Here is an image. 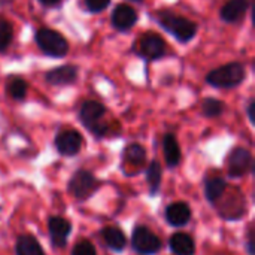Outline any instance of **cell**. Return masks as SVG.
Returning a JSON list of instances; mask_svg holds the SVG:
<instances>
[{
	"mask_svg": "<svg viewBox=\"0 0 255 255\" xmlns=\"http://www.w3.org/2000/svg\"><path fill=\"white\" fill-rule=\"evenodd\" d=\"M202 111L206 117L209 118H215L218 115L223 114L224 111V103L217 100V99H206L202 105Z\"/></svg>",
	"mask_w": 255,
	"mask_h": 255,
	"instance_id": "23",
	"label": "cell"
},
{
	"mask_svg": "<svg viewBox=\"0 0 255 255\" xmlns=\"http://www.w3.org/2000/svg\"><path fill=\"white\" fill-rule=\"evenodd\" d=\"M248 6L250 0H229L220 12L221 18L226 22H238L245 16Z\"/></svg>",
	"mask_w": 255,
	"mask_h": 255,
	"instance_id": "14",
	"label": "cell"
},
{
	"mask_svg": "<svg viewBox=\"0 0 255 255\" xmlns=\"http://www.w3.org/2000/svg\"><path fill=\"white\" fill-rule=\"evenodd\" d=\"M12 25L7 21L0 19V52L4 51L12 40Z\"/></svg>",
	"mask_w": 255,
	"mask_h": 255,
	"instance_id": "24",
	"label": "cell"
},
{
	"mask_svg": "<svg viewBox=\"0 0 255 255\" xmlns=\"http://www.w3.org/2000/svg\"><path fill=\"white\" fill-rule=\"evenodd\" d=\"M55 148L61 155H76L82 148V136L76 130H63L55 137Z\"/></svg>",
	"mask_w": 255,
	"mask_h": 255,
	"instance_id": "8",
	"label": "cell"
},
{
	"mask_svg": "<svg viewBox=\"0 0 255 255\" xmlns=\"http://www.w3.org/2000/svg\"><path fill=\"white\" fill-rule=\"evenodd\" d=\"M254 111H255V103H254V100H251V103L248 105V117H250V121H251L253 124L255 123Z\"/></svg>",
	"mask_w": 255,
	"mask_h": 255,
	"instance_id": "28",
	"label": "cell"
},
{
	"mask_svg": "<svg viewBox=\"0 0 255 255\" xmlns=\"http://www.w3.org/2000/svg\"><path fill=\"white\" fill-rule=\"evenodd\" d=\"M105 114H106L105 106L99 102H94V100L85 102L79 111V117H81L82 124L88 130H91L96 136H103L108 130L106 124L103 123Z\"/></svg>",
	"mask_w": 255,
	"mask_h": 255,
	"instance_id": "5",
	"label": "cell"
},
{
	"mask_svg": "<svg viewBox=\"0 0 255 255\" xmlns=\"http://www.w3.org/2000/svg\"><path fill=\"white\" fill-rule=\"evenodd\" d=\"M158 21L179 42H188L196 36L197 24L187 19V18H184V16H179V15H176V13H173L170 10L158 12Z\"/></svg>",
	"mask_w": 255,
	"mask_h": 255,
	"instance_id": "1",
	"label": "cell"
},
{
	"mask_svg": "<svg viewBox=\"0 0 255 255\" xmlns=\"http://www.w3.org/2000/svg\"><path fill=\"white\" fill-rule=\"evenodd\" d=\"M131 245H133V250H134L137 254L154 255L160 251V248H161V241H160V238H158L152 230H149L148 227H145V226H137V227H134L133 235H131Z\"/></svg>",
	"mask_w": 255,
	"mask_h": 255,
	"instance_id": "6",
	"label": "cell"
},
{
	"mask_svg": "<svg viewBox=\"0 0 255 255\" xmlns=\"http://www.w3.org/2000/svg\"><path fill=\"white\" fill-rule=\"evenodd\" d=\"M163 149H164V158L169 167H176L181 161V148L173 134H166L163 139Z\"/></svg>",
	"mask_w": 255,
	"mask_h": 255,
	"instance_id": "19",
	"label": "cell"
},
{
	"mask_svg": "<svg viewBox=\"0 0 255 255\" xmlns=\"http://www.w3.org/2000/svg\"><path fill=\"white\" fill-rule=\"evenodd\" d=\"M247 245H248V253H250V255H254L255 244H254V232H253V229H250V233H248V242H247Z\"/></svg>",
	"mask_w": 255,
	"mask_h": 255,
	"instance_id": "27",
	"label": "cell"
},
{
	"mask_svg": "<svg viewBox=\"0 0 255 255\" xmlns=\"http://www.w3.org/2000/svg\"><path fill=\"white\" fill-rule=\"evenodd\" d=\"M191 220L190 205L185 202H175L166 209V221L173 227H184Z\"/></svg>",
	"mask_w": 255,
	"mask_h": 255,
	"instance_id": "10",
	"label": "cell"
},
{
	"mask_svg": "<svg viewBox=\"0 0 255 255\" xmlns=\"http://www.w3.org/2000/svg\"><path fill=\"white\" fill-rule=\"evenodd\" d=\"M109 3L111 0H85V4L91 12H102L109 6Z\"/></svg>",
	"mask_w": 255,
	"mask_h": 255,
	"instance_id": "26",
	"label": "cell"
},
{
	"mask_svg": "<svg viewBox=\"0 0 255 255\" xmlns=\"http://www.w3.org/2000/svg\"><path fill=\"white\" fill-rule=\"evenodd\" d=\"M16 255H45L43 248L37 242V239L31 235H21L15 244Z\"/></svg>",
	"mask_w": 255,
	"mask_h": 255,
	"instance_id": "17",
	"label": "cell"
},
{
	"mask_svg": "<svg viewBox=\"0 0 255 255\" xmlns=\"http://www.w3.org/2000/svg\"><path fill=\"white\" fill-rule=\"evenodd\" d=\"M100 181L88 170H78L73 173V176L69 181V193L73 196L75 200L78 202H85L88 200L99 188H100Z\"/></svg>",
	"mask_w": 255,
	"mask_h": 255,
	"instance_id": "3",
	"label": "cell"
},
{
	"mask_svg": "<svg viewBox=\"0 0 255 255\" xmlns=\"http://www.w3.org/2000/svg\"><path fill=\"white\" fill-rule=\"evenodd\" d=\"M7 91L15 100H22L27 94V84L21 78H13L7 85Z\"/></svg>",
	"mask_w": 255,
	"mask_h": 255,
	"instance_id": "22",
	"label": "cell"
},
{
	"mask_svg": "<svg viewBox=\"0 0 255 255\" xmlns=\"http://www.w3.org/2000/svg\"><path fill=\"white\" fill-rule=\"evenodd\" d=\"M124 160L133 166H142L146 160V152L139 143H131L124 149Z\"/></svg>",
	"mask_w": 255,
	"mask_h": 255,
	"instance_id": "21",
	"label": "cell"
},
{
	"mask_svg": "<svg viewBox=\"0 0 255 255\" xmlns=\"http://www.w3.org/2000/svg\"><path fill=\"white\" fill-rule=\"evenodd\" d=\"M48 232L54 247L64 248L72 233V224L63 217H51L48 221Z\"/></svg>",
	"mask_w": 255,
	"mask_h": 255,
	"instance_id": "9",
	"label": "cell"
},
{
	"mask_svg": "<svg viewBox=\"0 0 255 255\" xmlns=\"http://www.w3.org/2000/svg\"><path fill=\"white\" fill-rule=\"evenodd\" d=\"M169 245L175 255H194L196 253L194 239L187 233H175L169 239Z\"/></svg>",
	"mask_w": 255,
	"mask_h": 255,
	"instance_id": "16",
	"label": "cell"
},
{
	"mask_svg": "<svg viewBox=\"0 0 255 255\" xmlns=\"http://www.w3.org/2000/svg\"><path fill=\"white\" fill-rule=\"evenodd\" d=\"M72 255H97L96 247L90 242V241H79L73 250H72Z\"/></svg>",
	"mask_w": 255,
	"mask_h": 255,
	"instance_id": "25",
	"label": "cell"
},
{
	"mask_svg": "<svg viewBox=\"0 0 255 255\" xmlns=\"http://www.w3.org/2000/svg\"><path fill=\"white\" fill-rule=\"evenodd\" d=\"M227 190V184L223 178L220 176H214V178H209L206 179L205 182V197L209 203H217L220 202V199L224 196Z\"/></svg>",
	"mask_w": 255,
	"mask_h": 255,
	"instance_id": "18",
	"label": "cell"
},
{
	"mask_svg": "<svg viewBox=\"0 0 255 255\" xmlns=\"http://www.w3.org/2000/svg\"><path fill=\"white\" fill-rule=\"evenodd\" d=\"M245 79V69L241 63H230L212 70L206 76V82L212 87L232 88L238 87Z\"/></svg>",
	"mask_w": 255,
	"mask_h": 255,
	"instance_id": "2",
	"label": "cell"
},
{
	"mask_svg": "<svg viewBox=\"0 0 255 255\" xmlns=\"http://www.w3.org/2000/svg\"><path fill=\"white\" fill-rule=\"evenodd\" d=\"M112 24L115 28L118 30H127L130 27H133L137 21V13L136 10L128 6V4H118L114 12H112V18H111Z\"/></svg>",
	"mask_w": 255,
	"mask_h": 255,
	"instance_id": "12",
	"label": "cell"
},
{
	"mask_svg": "<svg viewBox=\"0 0 255 255\" xmlns=\"http://www.w3.org/2000/svg\"><path fill=\"white\" fill-rule=\"evenodd\" d=\"M254 160L253 154L245 148H235L229 155V175L232 178H242L253 172Z\"/></svg>",
	"mask_w": 255,
	"mask_h": 255,
	"instance_id": "7",
	"label": "cell"
},
{
	"mask_svg": "<svg viewBox=\"0 0 255 255\" xmlns=\"http://www.w3.org/2000/svg\"><path fill=\"white\" fill-rule=\"evenodd\" d=\"M102 238H103L106 247L115 253L124 251V248L127 245V239H126V235L123 233V230L118 227H114V226L105 227L102 230Z\"/></svg>",
	"mask_w": 255,
	"mask_h": 255,
	"instance_id": "15",
	"label": "cell"
},
{
	"mask_svg": "<svg viewBox=\"0 0 255 255\" xmlns=\"http://www.w3.org/2000/svg\"><path fill=\"white\" fill-rule=\"evenodd\" d=\"M146 182H148L149 194L155 196L160 191V185H161V166L157 160H152L146 169Z\"/></svg>",
	"mask_w": 255,
	"mask_h": 255,
	"instance_id": "20",
	"label": "cell"
},
{
	"mask_svg": "<svg viewBox=\"0 0 255 255\" xmlns=\"http://www.w3.org/2000/svg\"><path fill=\"white\" fill-rule=\"evenodd\" d=\"M36 42L40 51L51 57H64L69 51V43L64 36L51 28H40L36 33Z\"/></svg>",
	"mask_w": 255,
	"mask_h": 255,
	"instance_id": "4",
	"label": "cell"
},
{
	"mask_svg": "<svg viewBox=\"0 0 255 255\" xmlns=\"http://www.w3.org/2000/svg\"><path fill=\"white\" fill-rule=\"evenodd\" d=\"M40 3H43V4H46V6H52V4H57L60 0H39Z\"/></svg>",
	"mask_w": 255,
	"mask_h": 255,
	"instance_id": "29",
	"label": "cell"
},
{
	"mask_svg": "<svg viewBox=\"0 0 255 255\" xmlns=\"http://www.w3.org/2000/svg\"><path fill=\"white\" fill-rule=\"evenodd\" d=\"M164 51H166V43L164 40L154 34V33H149V34H145L140 40V54L148 58V60H155V58H160L164 55Z\"/></svg>",
	"mask_w": 255,
	"mask_h": 255,
	"instance_id": "11",
	"label": "cell"
},
{
	"mask_svg": "<svg viewBox=\"0 0 255 255\" xmlns=\"http://www.w3.org/2000/svg\"><path fill=\"white\" fill-rule=\"evenodd\" d=\"M78 78V69L75 66H60L46 73V82L51 85H69Z\"/></svg>",
	"mask_w": 255,
	"mask_h": 255,
	"instance_id": "13",
	"label": "cell"
}]
</instances>
